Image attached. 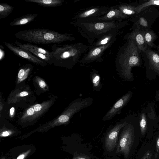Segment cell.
Returning <instances> with one entry per match:
<instances>
[{
	"label": "cell",
	"instance_id": "obj_34",
	"mask_svg": "<svg viewBox=\"0 0 159 159\" xmlns=\"http://www.w3.org/2000/svg\"><path fill=\"white\" fill-rule=\"evenodd\" d=\"M15 108L14 107H11L10 110V116L11 117H13L15 114Z\"/></svg>",
	"mask_w": 159,
	"mask_h": 159
},
{
	"label": "cell",
	"instance_id": "obj_18",
	"mask_svg": "<svg viewBox=\"0 0 159 159\" xmlns=\"http://www.w3.org/2000/svg\"><path fill=\"white\" fill-rule=\"evenodd\" d=\"M116 6L123 13L130 18L138 14L136 10V6L131 4L120 3Z\"/></svg>",
	"mask_w": 159,
	"mask_h": 159
},
{
	"label": "cell",
	"instance_id": "obj_36",
	"mask_svg": "<svg viewBox=\"0 0 159 159\" xmlns=\"http://www.w3.org/2000/svg\"><path fill=\"white\" fill-rule=\"evenodd\" d=\"M157 49H158V52L159 53V44L158 45V46H157Z\"/></svg>",
	"mask_w": 159,
	"mask_h": 159
},
{
	"label": "cell",
	"instance_id": "obj_10",
	"mask_svg": "<svg viewBox=\"0 0 159 159\" xmlns=\"http://www.w3.org/2000/svg\"><path fill=\"white\" fill-rule=\"evenodd\" d=\"M132 94L131 92L129 91L119 99L102 117V120L104 121L110 120L120 113L121 110L129 100Z\"/></svg>",
	"mask_w": 159,
	"mask_h": 159
},
{
	"label": "cell",
	"instance_id": "obj_35",
	"mask_svg": "<svg viewBox=\"0 0 159 159\" xmlns=\"http://www.w3.org/2000/svg\"><path fill=\"white\" fill-rule=\"evenodd\" d=\"M156 149L157 151L159 150V138L157 139L156 143Z\"/></svg>",
	"mask_w": 159,
	"mask_h": 159
},
{
	"label": "cell",
	"instance_id": "obj_31",
	"mask_svg": "<svg viewBox=\"0 0 159 159\" xmlns=\"http://www.w3.org/2000/svg\"><path fill=\"white\" fill-rule=\"evenodd\" d=\"M72 159H90V158L86 156L83 155H78L74 157Z\"/></svg>",
	"mask_w": 159,
	"mask_h": 159
},
{
	"label": "cell",
	"instance_id": "obj_9",
	"mask_svg": "<svg viewBox=\"0 0 159 159\" xmlns=\"http://www.w3.org/2000/svg\"><path fill=\"white\" fill-rule=\"evenodd\" d=\"M3 43L7 48L16 55L21 57L30 62L42 66L46 64V62L37 57L29 51L12 43L6 42H3Z\"/></svg>",
	"mask_w": 159,
	"mask_h": 159
},
{
	"label": "cell",
	"instance_id": "obj_30",
	"mask_svg": "<svg viewBox=\"0 0 159 159\" xmlns=\"http://www.w3.org/2000/svg\"><path fill=\"white\" fill-rule=\"evenodd\" d=\"M31 150H28L19 155L16 159H25L31 152Z\"/></svg>",
	"mask_w": 159,
	"mask_h": 159
},
{
	"label": "cell",
	"instance_id": "obj_8",
	"mask_svg": "<svg viewBox=\"0 0 159 159\" xmlns=\"http://www.w3.org/2000/svg\"><path fill=\"white\" fill-rule=\"evenodd\" d=\"M128 124L126 121L122 120L117 122L107 132L105 141V148L108 152L114 150L117 144L119 133L120 130Z\"/></svg>",
	"mask_w": 159,
	"mask_h": 159
},
{
	"label": "cell",
	"instance_id": "obj_33",
	"mask_svg": "<svg viewBox=\"0 0 159 159\" xmlns=\"http://www.w3.org/2000/svg\"><path fill=\"white\" fill-rule=\"evenodd\" d=\"M151 154L150 153L148 152H147L142 159H151Z\"/></svg>",
	"mask_w": 159,
	"mask_h": 159
},
{
	"label": "cell",
	"instance_id": "obj_29",
	"mask_svg": "<svg viewBox=\"0 0 159 159\" xmlns=\"http://www.w3.org/2000/svg\"><path fill=\"white\" fill-rule=\"evenodd\" d=\"M13 133L12 130H5L1 132L0 136L1 137L9 136L11 135Z\"/></svg>",
	"mask_w": 159,
	"mask_h": 159
},
{
	"label": "cell",
	"instance_id": "obj_14",
	"mask_svg": "<svg viewBox=\"0 0 159 159\" xmlns=\"http://www.w3.org/2000/svg\"><path fill=\"white\" fill-rule=\"evenodd\" d=\"M144 53L148 60L150 67L159 75V55L149 49H147Z\"/></svg>",
	"mask_w": 159,
	"mask_h": 159
},
{
	"label": "cell",
	"instance_id": "obj_37",
	"mask_svg": "<svg viewBox=\"0 0 159 159\" xmlns=\"http://www.w3.org/2000/svg\"><path fill=\"white\" fill-rule=\"evenodd\" d=\"M1 159H5V158H1Z\"/></svg>",
	"mask_w": 159,
	"mask_h": 159
},
{
	"label": "cell",
	"instance_id": "obj_24",
	"mask_svg": "<svg viewBox=\"0 0 159 159\" xmlns=\"http://www.w3.org/2000/svg\"><path fill=\"white\" fill-rule=\"evenodd\" d=\"M35 113L33 106L28 109L22 115L20 120L24 122L31 121L35 119Z\"/></svg>",
	"mask_w": 159,
	"mask_h": 159
},
{
	"label": "cell",
	"instance_id": "obj_3",
	"mask_svg": "<svg viewBox=\"0 0 159 159\" xmlns=\"http://www.w3.org/2000/svg\"><path fill=\"white\" fill-rule=\"evenodd\" d=\"M71 34L61 33L43 28H35L19 31L14 34L18 39L37 44H58L75 39Z\"/></svg>",
	"mask_w": 159,
	"mask_h": 159
},
{
	"label": "cell",
	"instance_id": "obj_23",
	"mask_svg": "<svg viewBox=\"0 0 159 159\" xmlns=\"http://www.w3.org/2000/svg\"><path fill=\"white\" fill-rule=\"evenodd\" d=\"M30 65H25L20 69L18 74L17 83H19L25 79L30 71L32 68Z\"/></svg>",
	"mask_w": 159,
	"mask_h": 159
},
{
	"label": "cell",
	"instance_id": "obj_4",
	"mask_svg": "<svg viewBox=\"0 0 159 159\" xmlns=\"http://www.w3.org/2000/svg\"><path fill=\"white\" fill-rule=\"evenodd\" d=\"M129 21L94 22L86 23L70 22L88 41L89 46L107 33L121 29L128 24Z\"/></svg>",
	"mask_w": 159,
	"mask_h": 159
},
{
	"label": "cell",
	"instance_id": "obj_7",
	"mask_svg": "<svg viewBox=\"0 0 159 159\" xmlns=\"http://www.w3.org/2000/svg\"><path fill=\"white\" fill-rule=\"evenodd\" d=\"M115 41H113L110 43L102 46L92 48L86 52L80 62L82 64H87L94 62H101L103 61L102 57L105 52L110 48Z\"/></svg>",
	"mask_w": 159,
	"mask_h": 159
},
{
	"label": "cell",
	"instance_id": "obj_15",
	"mask_svg": "<svg viewBox=\"0 0 159 159\" xmlns=\"http://www.w3.org/2000/svg\"><path fill=\"white\" fill-rule=\"evenodd\" d=\"M38 15L37 14H27L14 19L10 23V25L21 26L27 25L34 21Z\"/></svg>",
	"mask_w": 159,
	"mask_h": 159
},
{
	"label": "cell",
	"instance_id": "obj_19",
	"mask_svg": "<svg viewBox=\"0 0 159 159\" xmlns=\"http://www.w3.org/2000/svg\"><path fill=\"white\" fill-rule=\"evenodd\" d=\"M52 100H49L33 106L35 113V119L38 118L47 111L52 104Z\"/></svg>",
	"mask_w": 159,
	"mask_h": 159
},
{
	"label": "cell",
	"instance_id": "obj_27",
	"mask_svg": "<svg viewBox=\"0 0 159 159\" xmlns=\"http://www.w3.org/2000/svg\"><path fill=\"white\" fill-rule=\"evenodd\" d=\"M140 125L141 134L144 135L147 129V121L146 116L144 113L141 116Z\"/></svg>",
	"mask_w": 159,
	"mask_h": 159
},
{
	"label": "cell",
	"instance_id": "obj_20",
	"mask_svg": "<svg viewBox=\"0 0 159 159\" xmlns=\"http://www.w3.org/2000/svg\"><path fill=\"white\" fill-rule=\"evenodd\" d=\"M90 79L93 84V88L94 91H99L101 89L102 84L101 81L100 76L98 71L93 70L90 74Z\"/></svg>",
	"mask_w": 159,
	"mask_h": 159
},
{
	"label": "cell",
	"instance_id": "obj_21",
	"mask_svg": "<svg viewBox=\"0 0 159 159\" xmlns=\"http://www.w3.org/2000/svg\"><path fill=\"white\" fill-rule=\"evenodd\" d=\"M144 40L146 44L151 48H156L157 46L153 43L157 37L153 31L149 30L143 31Z\"/></svg>",
	"mask_w": 159,
	"mask_h": 159
},
{
	"label": "cell",
	"instance_id": "obj_6",
	"mask_svg": "<svg viewBox=\"0 0 159 159\" xmlns=\"http://www.w3.org/2000/svg\"><path fill=\"white\" fill-rule=\"evenodd\" d=\"M134 128L130 124L123 128L119 137L116 152L123 154L127 157L130 152L134 137Z\"/></svg>",
	"mask_w": 159,
	"mask_h": 159
},
{
	"label": "cell",
	"instance_id": "obj_2",
	"mask_svg": "<svg viewBox=\"0 0 159 159\" xmlns=\"http://www.w3.org/2000/svg\"><path fill=\"white\" fill-rule=\"evenodd\" d=\"M89 46L81 43L71 44L51 45L50 52L52 63L60 66L71 68L88 50Z\"/></svg>",
	"mask_w": 159,
	"mask_h": 159
},
{
	"label": "cell",
	"instance_id": "obj_12",
	"mask_svg": "<svg viewBox=\"0 0 159 159\" xmlns=\"http://www.w3.org/2000/svg\"><path fill=\"white\" fill-rule=\"evenodd\" d=\"M123 39L126 40L129 39L134 40L141 52H145L148 49V45L145 42L142 30L133 29L131 32L126 34Z\"/></svg>",
	"mask_w": 159,
	"mask_h": 159
},
{
	"label": "cell",
	"instance_id": "obj_13",
	"mask_svg": "<svg viewBox=\"0 0 159 159\" xmlns=\"http://www.w3.org/2000/svg\"><path fill=\"white\" fill-rule=\"evenodd\" d=\"M121 33V29H120L113 30L107 33L89 46L88 50L94 47L107 44L113 41H116L117 36Z\"/></svg>",
	"mask_w": 159,
	"mask_h": 159
},
{
	"label": "cell",
	"instance_id": "obj_11",
	"mask_svg": "<svg viewBox=\"0 0 159 159\" xmlns=\"http://www.w3.org/2000/svg\"><path fill=\"white\" fill-rule=\"evenodd\" d=\"M129 17L123 13L117 6L110 7L104 15L98 17L96 22L121 21Z\"/></svg>",
	"mask_w": 159,
	"mask_h": 159
},
{
	"label": "cell",
	"instance_id": "obj_16",
	"mask_svg": "<svg viewBox=\"0 0 159 159\" xmlns=\"http://www.w3.org/2000/svg\"><path fill=\"white\" fill-rule=\"evenodd\" d=\"M16 45L28 51H33L42 53L48 57L51 58L50 52L36 45L30 43L22 44L16 40L14 42Z\"/></svg>",
	"mask_w": 159,
	"mask_h": 159
},
{
	"label": "cell",
	"instance_id": "obj_32",
	"mask_svg": "<svg viewBox=\"0 0 159 159\" xmlns=\"http://www.w3.org/2000/svg\"><path fill=\"white\" fill-rule=\"evenodd\" d=\"M5 56V53L2 49L1 48H0V60H2L4 57Z\"/></svg>",
	"mask_w": 159,
	"mask_h": 159
},
{
	"label": "cell",
	"instance_id": "obj_28",
	"mask_svg": "<svg viewBox=\"0 0 159 159\" xmlns=\"http://www.w3.org/2000/svg\"><path fill=\"white\" fill-rule=\"evenodd\" d=\"M37 77L36 81H37L39 86L41 88L45 90L46 87H47V85L45 81L39 77Z\"/></svg>",
	"mask_w": 159,
	"mask_h": 159
},
{
	"label": "cell",
	"instance_id": "obj_5",
	"mask_svg": "<svg viewBox=\"0 0 159 159\" xmlns=\"http://www.w3.org/2000/svg\"><path fill=\"white\" fill-rule=\"evenodd\" d=\"M108 6L92 7L77 12L73 17L71 22L86 23L96 22L98 18L104 15L110 9Z\"/></svg>",
	"mask_w": 159,
	"mask_h": 159
},
{
	"label": "cell",
	"instance_id": "obj_22",
	"mask_svg": "<svg viewBox=\"0 0 159 159\" xmlns=\"http://www.w3.org/2000/svg\"><path fill=\"white\" fill-rule=\"evenodd\" d=\"M14 9V8L11 5L4 3L0 4V18H7Z\"/></svg>",
	"mask_w": 159,
	"mask_h": 159
},
{
	"label": "cell",
	"instance_id": "obj_1",
	"mask_svg": "<svg viewBox=\"0 0 159 159\" xmlns=\"http://www.w3.org/2000/svg\"><path fill=\"white\" fill-rule=\"evenodd\" d=\"M119 49L115 59L116 71L120 77L127 81L133 80L132 68L140 66L141 63L140 53L135 41L126 40Z\"/></svg>",
	"mask_w": 159,
	"mask_h": 159
},
{
	"label": "cell",
	"instance_id": "obj_25",
	"mask_svg": "<svg viewBox=\"0 0 159 159\" xmlns=\"http://www.w3.org/2000/svg\"><path fill=\"white\" fill-rule=\"evenodd\" d=\"M152 5L159 6V0H151L136 6L135 9L138 14L142 11L146 7Z\"/></svg>",
	"mask_w": 159,
	"mask_h": 159
},
{
	"label": "cell",
	"instance_id": "obj_38",
	"mask_svg": "<svg viewBox=\"0 0 159 159\" xmlns=\"http://www.w3.org/2000/svg\"></svg>",
	"mask_w": 159,
	"mask_h": 159
},
{
	"label": "cell",
	"instance_id": "obj_26",
	"mask_svg": "<svg viewBox=\"0 0 159 159\" xmlns=\"http://www.w3.org/2000/svg\"><path fill=\"white\" fill-rule=\"evenodd\" d=\"M28 92L25 91H20L15 94H13L12 97H10L8 100V102L14 103L17 101V99L20 97H23L28 96L29 95Z\"/></svg>",
	"mask_w": 159,
	"mask_h": 159
},
{
	"label": "cell",
	"instance_id": "obj_17",
	"mask_svg": "<svg viewBox=\"0 0 159 159\" xmlns=\"http://www.w3.org/2000/svg\"><path fill=\"white\" fill-rule=\"evenodd\" d=\"M25 2L36 3L46 7H53L62 5L64 0H23Z\"/></svg>",
	"mask_w": 159,
	"mask_h": 159
}]
</instances>
